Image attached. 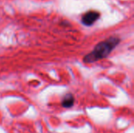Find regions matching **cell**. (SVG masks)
<instances>
[{
  "label": "cell",
  "instance_id": "cell-1",
  "mask_svg": "<svg viewBox=\"0 0 134 133\" xmlns=\"http://www.w3.org/2000/svg\"><path fill=\"white\" fill-rule=\"evenodd\" d=\"M119 42L120 38L117 37H111L105 41L99 42L91 53L84 56L83 62L90 63L106 58Z\"/></svg>",
  "mask_w": 134,
  "mask_h": 133
},
{
  "label": "cell",
  "instance_id": "cell-2",
  "mask_svg": "<svg viewBox=\"0 0 134 133\" xmlns=\"http://www.w3.org/2000/svg\"><path fill=\"white\" fill-rule=\"evenodd\" d=\"M100 16L99 12L97 11H89L84 14L82 17V22L86 26H91L93 24Z\"/></svg>",
  "mask_w": 134,
  "mask_h": 133
},
{
  "label": "cell",
  "instance_id": "cell-3",
  "mask_svg": "<svg viewBox=\"0 0 134 133\" xmlns=\"http://www.w3.org/2000/svg\"><path fill=\"white\" fill-rule=\"evenodd\" d=\"M74 103H75V98L72 94L69 93L64 97L62 100V106L65 108H69L74 105Z\"/></svg>",
  "mask_w": 134,
  "mask_h": 133
}]
</instances>
